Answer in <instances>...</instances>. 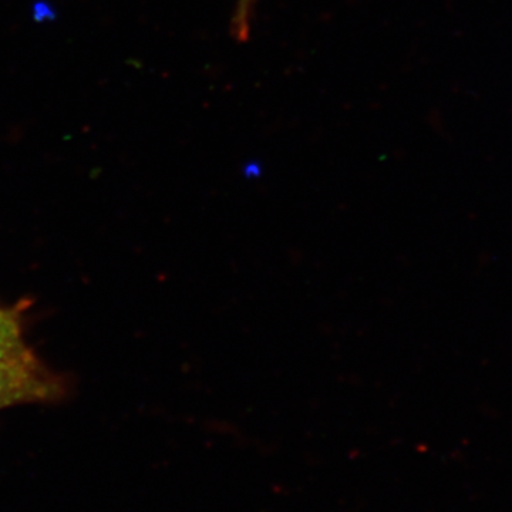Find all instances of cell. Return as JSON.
Instances as JSON below:
<instances>
[{
    "instance_id": "6da1fadb",
    "label": "cell",
    "mask_w": 512,
    "mask_h": 512,
    "mask_svg": "<svg viewBox=\"0 0 512 512\" xmlns=\"http://www.w3.org/2000/svg\"><path fill=\"white\" fill-rule=\"evenodd\" d=\"M62 384L32 352L0 357V409L29 402L57 399Z\"/></svg>"
},
{
    "instance_id": "7a4b0ae2",
    "label": "cell",
    "mask_w": 512,
    "mask_h": 512,
    "mask_svg": "<svg viewBox=\"0 0 512 512\" xmlns=\"http://www.w3.org/2000/svg\"><path fill=\"white\" fill-rule=\"evenodd\" d=\"M22 336V318L16 309L0 308V357L28 355Z\"/></svg>"
},
{
    "instance_id": "3957f363",
    "label": "cell",
    "mask_w": 512,
    "mask_h": 512,
    "mask_svg": "<svg viewBox=\"0 0 512 512\" xmlns=\"http://www.w3.org/2000/svg\"><path fill=\"white\" fill-rule=\"evenodd\" d=\"M256 0H237L234 15L231 19V35L238 42H247L251 35L252 19H254Z\"/></svg>"
}]
</instances>
